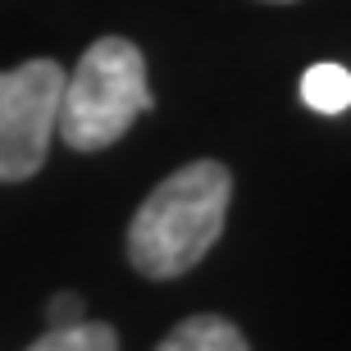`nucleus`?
Returning a JSON list of instances; mask_svg holds the SVG:
<instances>
[{
	"label": "nucleus",
	"instance_id": "f257e3e1",
	"mask_svg": "<svg viewBox=\"0 0 351 351\" xmlns=\"http://www.w3.org/2000/svg\"><path fill=\"white\" fill-rule=\"evenodd\" d=\"M233 201V173L219 160H192L146 196L128 223V261L146 278H182L219 242Z\"/></svg>",
	"mask_w": 351,
	"mask_h": 351
},
{
	"label": "nucleus",
	"instance_id": "f03ea898",
	"mask_svg": "<svg viewBox=\"0 0 351 351\" xmlns=\"http://www.w3.org/2000/svg\"><path fill=\"white\" fill-rule=\"evenodd\" d=\"M156 105L146 82V55L128 37H101L82 51L64 78L55 132L73 151H105Z\"/></svg>",
	"mask_w": 351,
	"mask_h": 351
},
{
	"label": "nucleus",
	"instance_id": "7ed1b4c3",
	"mask_svg": "<svg viewBox=\"0 0 351 351\" xmlns=\"http://www.w3.org/2000/svg\"><path fill=\"white\" fill-rule=\"evenodd\" d=\"M60 96L64 69L55 60H27L0 73V182H23L41 173L60 123Z\"/></svg>",
	"mask_w": 351,
	"mask_h": 351
},
{
	"label": "nucleus",
	"instance_id": "20e7f679",
	"mask_svg": "<svg viewBox=\"0 0 351 351\" xmlns=\"http://www.w3.org/2000/svg\"><path fill=\"white\" fill-rule=\"evenodd\" d=\"M156 351H251L247 333L223 315H192L173 328Z\"/></svg>",
	"mask_w": 351,
	"mask_h": 351
},
{
	"label": "nucleus",
	"instance_id": "39448f33",
	"mask_svg": "<svg viewBox=\"0 0 351 351\" xmlns=\"http://www.w3.org/2000/svg\"><path fill=\"white\" fill-rule=\"evenodd\" d=\"M301 101L319 114H342L351 105V73L342 64H311L301 78Z\"/></svg>",
	"mask_w": 351,
	"mask_h": 351
},
{
	"label": "nucleus",
	"instance_id": "423d86ee",
	"mask_svg": "<svg viewBox=\"0 0 351 351\" xmlns=\"http://www.w3.org/2000/svg\"><path fill=\"white\" fill-rule=\"evenodd\" d=\"M27 351H119V333L110 324L82 319V324H73V328H51V333H41Z\"/></svg>",
	"mask_w": 351,
	"mask_h": 351
},
{
	"label": "nucleus",
	"instance_id": "0eeeda50",
	"mask_svg": "<svg viewBox=\"0 0 351 351\" xmlns=\"http://www.w3.org/2000/svg\"><path fill=\"white\" fill-rule=\"evenodd\" d=\"M87 315H82V297H73V292H60V297H51V328H73L82 324Z\"/></svg>",
	"mask_w": 351,
	"mask_h": 351
},
{
	"label": "nucleus",
	"instance_id": "6e6552de",
	"mask_svg": "<svg viewBox=\"0 0 351 351\" xmlns=\"http://www.w3.org/2000/svg\"><path fill=\"white\" fill-rule=\"evenodd\" d=\"M274 5H292V0H274Z\"/></svg>",
	"mask_w": 351,
	"mask_h": 351
}]
</instances>
